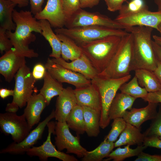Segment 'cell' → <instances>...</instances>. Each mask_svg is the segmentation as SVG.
<instances>
[{
	"instance_id": "f35d334b",
	"label": "cell",
	"mask_w": 161,
	"mask_h": 161,
	"mask_svg": "<svg viewBox=\"0 0 161 161\" xmlns=\"http://www.w3.org/2000/svg\"><path fill=\"white\" fill-rule=\"evenodd\" d=\"M6 31L0 29V52L2 55L4 52L8 51L13 47L11 40L6 33Z\"/></svg>"
},
{
	"instance_id": "44dd1931",
	"label": "cell",
	"mask_w": 161,
	"mask_h": 161,
	"mask_svg": "<svg viewBox=\"0 0 161 161\" xmlns=\"http://www.w3.org/2000/svg\"><path fill=\"white\" fill-rule=\"evenodd\" d=\"M37 93L34 92L27 101L23 113L30 129L39 122L41 114L47 106L43 96Z\"/></svg>"
},
{
	"instance_id": "4dcf8cb0",
	"label": "cell",
	"mask_w": 161,
	"mask_h": 161,
	"mask_svg": "<svg viewBox=\"0 0 161 161\" xmlns=\"http://www.w3.org/2000/svg\"><path fill=\"white\" fill-rule=\"evenodd\" d=\"M114 148V143L104 139L94 150L88 151L82 158L83 161H101L107 157Z\"/></svg>"
},
{
	"instance_id": "ba28073f",
	"label": "cell",
	"mask_w": 161,
	"mask_h": 161,
	"mask_svg": "<svg viewBox=\"0 0 161 161\" xmlns=\"http://www.w3.org/2000/svg\"><path fill=\"white\" fill-rule=\"evenodd\" d=\"M67 28L89 26H100L125 30V26L98 12H90L80 9L65 22Z\"/></svg>"
},
{
	"instance_id": "7bdbcfd3",
	"label": "cell",
	"mask_w": 161,
	"mask_h": 161,
	"mask_svg": "<svg viewBox=\"0 0 161 161\" xmlns=\"http://www.w3.org/2000/svg\"><path fill=\"white\" fill-rule=\"evenodd\" d=\"M142 99L148 102L161 103V89L154 92H148L146 96Z\"/></svg>"
},
{
	"instance_id": "6da1fadb",
	"label": "cell",
	"mask_w": 161,
	"mask_h": 161,
	"mask_svg": "<svg viewBox=\"0 0 161 161\" xmlns=\"http://www.w3.org/2000/svg\"><path fill=\"white\" fill-rule=\"evenodd\" d=\"M153 30L149 27L135 26L125 30L133 36L131 71L143 69L154 72L157 68V59L151 38Z\"/></svg>"
},
{
	"instance_id": "4316f807",
	"label": "cell",
	"mask_w": 161,
	"mask_h": 161,
	"mask_svg": "<svg viewBox=\"0 0 161 161\" xmlns=\"http://www.w3.org/2000/svg\"><path fill=\"white\" fill-rule=\"evenodd\" d=\"M42 30L41 34L48 41L52 49L50 57L58 58L61 56V42L56 34L53 32L49 22L47 20H39Z\"/></svg>"
},
{
	"instance_id": "8fae6325",
	"label": "cell",
	"mask_w": 161,
	"mask_h": 161,
	"mask_svg": "<svg viewBox=\"0 0 161 161\" xmlns=\"http://www.w3.org/2000/svg\"><path fill=\"white\" fill-rule=\"evenodd\" d=\"M55 122L49 121L47 126L48 128V134L47 139L43 144L37 147L33 146L26 152L27 154L31 157L37 156L41 161H47L49 157L57 158L63 161H78L74 156L62 152L56 149L51 140L52 134H55Z\"/></svg>"
},
{
	"instance_id": "603a6c76",
	"label": "cell",
	"mask_w": 161,
	"mask_h": 161,
	"mask_svg": "<svg viewBox=\"0 0 161 161\" xmlns=\"http://www.w3.org/2000/svg\"><path fill=\"white\" fill-rule=\"evenodd\" d=\"M140 129L126 123L119 139L114 143V148L127 145H143L145 136L141 132Z\"/></svg>"
},
{
	"instance_id": "f6af8a7d",
	"label": "cell",
	"mask_w": 161,
	"mask_h": 161,
	"mask_svg": "<svg viewBox=\"0 0 161 161\" xmlns=\"http://www.w3.org/2000/svg\"><path fill=\"white\" fill-rule=\"evenodd\" d=\"M45 0H30L31 11L35 15L42 10V6Z\"/></svg>"
},
{
	"instance_id": "9c48e42d",
	"label": "cell",
	"mask_w": 161,
	"mask_h": 161,
	"mask_svg": "<svg viewBox=\"0 0 161 161\" xmlns=\"http://www.w3.org/2000/svg\"><path fill=\"white\" fill-rule=\"evenodd\" d=\"M55 144L57 149L61 151L66 150V153L75 154L82 158L88 151L80 144L79 135H73L70 132L66 121L55 122Z\"/></svg>"
},
{
	"instance_id": "f546056e",
	"label": "cell",
	"mask_w": 161,
	"mask_h": 161,
	"mask_svg": "<svg viewBox=\"0 0 161 161\" xmlns=\"http://www.w3.org/2000/svg\"><path fill=\"white\" fill-rule=\"evenodd\" d=\"M69 129L76 132L78 135L85 132V123L83 107L77 105L72 110L66 121Z\"/></svg>"
},
{
	"instance_id": "db71d44e",
	"label": "cell",
	"mask_w": 161,
	"mask_h": 161,
	"mask_svg": "<svg viewBox=\"0 0 161 161\" xmlns=\"http://www.w3.org/2000/svg\"><path fill=\"white\" fill-rule=\"evenodd\" d=\"M154 2L157 5L158 7V10H161V0H154Z\"/></svg>"
},
{
	"instance_id": "74e56055",
	"label": "cell",
	"mask_w": 161,
	"mask_h": 161,
	"mask_svg": "<svg viewBox=\"0 0 161 161\" xmlns=\"http://www.w3.org/2000/svg\"><path fill=\"white\" fill-rule=\"evenodd\" d=\"M62 4L65 22L81 8L79 0H62Z\"/></svg>"
},
{
	"instance_id": "b9f144b4",
	"label": "cell",
	"mask_w": 161,
	"mask_h": 161,
	"mask_svg": "<svg viewBox=\"0 0 161 161\" xmlns=\"http://www.w3.org/2000/svg\"><path fill=\"white\" fill-rule=\"evenodd\" d=\"M108 10L111 12L119 10L123 3L126 0H104Z\"/></svg>"
},
{
	"instance_id": "7402d4cb",
	"label": "cell",
	"mask_w": 161,
	"mask_h": 161,
	"mask_svg": "<svg viewBox=\"0 0 161 161\" xmlns=\"http://www.w3.org/2000/svg\"><path fill=\"white\" fill-rule=\"evenodd\" d=\"M136 98L122 92L117 93L110 107L109 116L110 120L123 117L127 109L130 110Z\"/></svg>"
},
{
	"instance_id": "484cf974",
	"label": "cell",
	"mask_w": 161,
	"mask_h": 161,
	"mask_svg": "<svg viewBox=\"0 0 161 161\" xmlns=\"http://www.w3.org/2000/svg\"><path fill=\"white\" fill-rule=\"evenodd\" d=\"M85 132L89 137H97L100 132L101 113L89 107L82 106Z\"/></svg>"
},
{
	"instance_id": "816d5d0a",
	"label": "cell",
	"mask_w": 161,
	"mask_h": 161,
	"mask_svg": "<svg viewBox=\"0 0 161 161\" xmlns=\"http://www.w3.org/2000/svg\"><path fill=\"white\" fill-rule=\"evenodd\" d=\"M154 72L161 83V62L158 59L157 67Z\"/></svg>"
},
{
	"instance_id": "3957f363",
	"label": "cell",
	"mask_w": 161,
	"mask_h": 161,
	"mask_svg": "<svg viewBox=\"0 0 161 161\" xmlns=\"http://www.w3.org/2000/svg\"><path fill=\"white\" fill-rule=\"evenodd\" d=\"M132 34L122 37L117 49L106 69L98 74L100 76L112 78H121L130 75L132 60Z\"/></svg>"
},
{
	"instance_id": "277c9868",
	"label": "cell",
	"mask_w": 161,
	"mask_h": 161,
	"mask_svg": "<svg viewBox=\"0 0 161 161\" xmlns=\"http://www.w3.org/2000/svg\"><path fill=\"white\" fill-rule=\"evenodd\" d=\"M131 78L130 74L118 78H107L97 75L91 80V83L98 89L101 97V128L104 129L109 124L110 120L109 116V111L111 104L121 86L128 82Z\"/></svg>"
},
{
	"instance_id": "83f0119b",
	"label": "cell",
	"mask_w": 161,
	"mask_h": 161,
	"mask_svg": "<svg viewBox=\"0 0 161 161\" xmlns=\"http://www.w3.org/2000/svg\"><path fill=\"white\" fill-rule=\"evenodd\" d=\"M16 5L9 0H0V29L9 31L15 30L16 25L12 15Z\"/></svg>"
},
{
	"instance_id": "60d3db41",
	"label": "cell",
	"mask_w": 161,
	"mask_h": 161,
	"mask_svg": "<svg viewBox=\"0 0 161 161\" xmlns=\"http://www.w3.org/2000/svg\"><path fill=\"white\" fill-rule=\"evenodd\" d=\"M45 66L42 64L38 63L34 66L32 72L34 78L37 80L43 78L47 70Z\"/></svg>"
},
{
	"instance_id": "8d00e7d4",
	"label": "cell",
	"mask_w": 161,
	"mask_h": 161,
	"mask_svg": "<svg viewBox=\"0 0 161 161\" xmlns=\"http://www.w3.org/2000/svg\"><path fill=\"white\" fill-rule=\"evenodd\" d=\"M159 106L156 116L152 120L150 126L143 134L145 137L154 136L161 140V103Z\"/></svg>"
},
{
	"instance_id": "ac0fdd59",
	"label": "cell",
	"mask_w": 161,
	"mask_h": 161,
	"mask_svg": "<svg viewBox=\"0 0 161 161\" xmlns=\"http://www.w3.org/2000/svg\"><path fill=\"white\" fill-rule=\"evenodd\" d=\"M52 59L55 62L72 71L78 72L91 80L97 76L98 74L89 59L83 53L79 57L69 62L61 57Z\"/></svg>"
},
{
	"instance_id": "9a60e30c",
	"label": "cell",
	"mask_w": 161,
	"mask_h": 161,
	"mask_svg": "<svg viewBox=\"0 0 161 161\" xmlns=\"http://www.w3.org/2000/svg\"><path fill=\"white\" fill-rule=\"evenodd\" d=\"M25 57L18 54L14 48L5 52L0 58V73L10 82L21 66L26 63Z\"/></svg>"
},
{
	"instance_id": "f5cc1de1",
	"label": "cell",
	"mask_w": 161,
	"mask_h": 161,
	"mask_svg": "<svg viewBox=\"0 0 161 161\" xmlns=\"http://www.w3.org/2000/svg\"><path fill=\"white\" fill-rule=\"evenodd\" d=\"M154 41L157 44L161 46V36L156 35L153 36Z\"/></svg>"
},
{
	"instance_id": "ab89813d",
	"label": "cell",
	"mask_w": 161,
	"mask_h": 161,
	"mask_svg": "<svg viewBox=\"0 0 161 161\" xmlns=\"http://www.w3.org/2000/svg\"><path fill=\"white\" fill-rule=\"evenodd\" d=\"M143 144L147 147L161 149V140L154 136L145 137Z\"/></svg>"
},
{
	"instance_id": "e575fe53",
	"label": "cell",
	"mask_w": 161,
	"mask_h": 161,
	"mask_svg": "<svg viewBox=\"0 0 161 161\" xmlns=\"http://www.w3.org/2000/svg\"><path fill=\"white\" fill-rule=\"evenodd\" d=\"M148 9L143 0H131L127 4L123 5L118 16L137 13Z\"/></svg>"
},
{
	"instance_id": "7dc6e473",
	"label": "cell",
	"mask_w": 161,
	"mask_h": 161,
	"mask_svg": "<svg viewBox=\"0 0 161 161\" xmlns=\"http://www.w3.org/2000/svg\"><path fill=\"white\" fill-rule=\"evenodd\" d=\"M14 93L13 90L3 88L0 89V97L3 99H4L9 96H13Z\"/></svg>"
},
{
	"instance_id": "f907efd6",
	"label": "cell",
	"mask_w": 161,
	"mask_h": 161,
	"mask_svg": "<svg viewBox=\"0 0 161 161\" xmlns=\"http://www.w3.org/2000/svg\"><path fill=\"white\" fill-rule=\"evenodd\" d=\"M18 5L19 7H23L28 6L29 0H9Z\"/></svg>"
},
{
	"instance_id": "836d02e7",
	"label": "cell",
	"mask_w": 161,
	"mask_h": 161,
	"mask_svg": "<svg viewBox=\"0 0 161 161\" xmlns=\"http://www.w3.org/2000/svg\"><path fill=\"white\" fill-rule=\"evenodd\" d=\"M6 33L11 41L13 48L19 55L29 58L38 57V54L35 52L34 50L30 49L28 47L24 46L21 42L14 32L7 30L6 31Z\"/></svg>"
},
{
	"instance_id": "30bf717a",
	"label": "cell",
	"mask_w": 161,
	"mask_h": 161,
	"mask_svg": "<svg viewBox=\"0 0 161 161\" xmlns=\"http://www.w3.org/2000/svg\"><path fill=\"white\" fill-rule=\"evenodd\" d=\"M0 128L1 132L10 134L16 143L21 141L31 130L23 114L18 115L7 112L0 114Z\"/></svg>"
},
{
	"instance_id": "4fadbf2b",
	"label": "cell",
	"mask_w": 161,
	"mask_h": 161,
	"mask_svg": "<svg viewBox=\"0 0 161 161\" xmlns=\"http://www.w3.org/2000/svg\"><path fill=\"white\" fill-rule=\"evenodd\" d=\"M54 118V110H53L51 113L40 123L35 129L30 131L21 141L19 143L13 142L6 148L1 150L0 153L21 154L26 153L28 149L33 146L37 141L41 138L46 126L51 120Z\"/></svg>"
},
{
	"instance_id": "11a10c76",
	"label": "cell",
	"mask_w": 161,
	"mask_h": 161,
	"mask_svg": "<svg viewBox=\"0 0 161 161\" xmlns=\"http://www.w3.org/2000/svg\"><path fill=\"white\" fill-rule=\"evenodd\" d=\"M157 30L161 34V23L158 25Z\"/></svg>"
},
{
	"instance_id": "ee69618b",
	"label": "cell",
	"mask_w": 161,
	"mask_h": 161,
	"mask_svg": "<svg viewBox=\"0 0 161 161\" xmlns=\"http://www.w3.org/2000/svg\"><path fill=\"white\" fill-rule=\"evenodd\" d=\"M134 161H161V155H151L141 152Z\"/></svg>"
},
{
	"instance_id": "d4e9b609",
	"label": "cell",
	"mask_w": 161,
	"mask_h": 161,
	"mask_svg": "<svg viewBox=\"0 0 161 161\" xmlns=\"http://www.w3.org/2000/svg\"><path fill=\"white\" fill-rule=\"evenodd\" d=\"M140 86L144 88L148 92H154L161 89V83L154 72L143 69L134 71Z\"/></svg>"
},
{
	"instance_id": "7a4b0ae2",
	"label": "cell",
	"mask_w": 161,
	"mask_h": 161,
	"mask_svg": "<svg viewBox=\"0 0 161 161\" xmlns=\"http://www.w3.org/2000/svg\"><path fill=\"white\" fill-rule=\"evenodd\" d=\"M122 37L112 35L94 40L80 47L98 74L108 66L118 47Z\"/></svg>"
},
{
	"instance_id": "52a82bcc",
	"label": "cell",
	"mask_w": 161,
	"mask_h": 161,
	"mask_svg": "<svg viewBox=\"0 0 161 161\" xmlns=\"http://www.w3.org/2000/svg\"><path fill=\"white\" fill-rule=\"evenodd\" d=\"M14 78L15 85L12 102L21 108L26 105L34 92H37V89L35 87L36 80L26 63L20 68Z\"/></svg>"
},
{
	"instance_id": "5bb4252c",
	"label": "cell",
	"mask_w": 161,
	"mask_h": 161,
	"mask_svg": "<svg viewBox=\"0 0 161 161\" xmlns=\"http://www.w3.org/2000/svg\"><path fill=\"white\" fill-rule=\"evenodd\" d=\"M114 20L127 28L133 26H144L157 30L158 25L161 23V10L151 12L148 9L137 13L118 15Z\"/></svg>"
},
{
	"instance_id": "7c38bea8",
	"label": "cell",
	"mask_w": 161,
	"mask_h": 161,
	"mask_svg": "<svg viewBox=\"0 0 161 161\" xmlns=\"http://www.w3.org/2000/svg\"><path fill=\"white\" fill-rule=\"evenodd\" d=\"M44 66L47 71L58 81L72 85L75 88L83 87L91 83V80L82 74L63 66L52 59L48 58Z\"/></svg>"
},
{
	"instance_id": "c3c4849f",
	"label": "cell",
	"mask_w": 161,
	"mask_h": 161,
	"mask_svg": "<svg viewBox=\"0 0 161 161\" xmlns=\"http://www.w3.org/2000/svg\"><path fill=\"white\" fill-rule=\"evenodd\" d=\"M153 49L158 59L161 62V46L156 43L154 41H152Z\"/></svg>"
},
{
	"instance_id": "1f68e13d",
	"label": "cell",
	"mask_w": 161,
	"mask_h": 161,
	"mask_svg": "<svg viewBox=\"0 0 161 161\" xmlns=\"http://www.w3.org/2000/svg\"><path fill=\"white\" fill-rule=\"evenodd\" d=\"M130 146L127 145L123 148L119 147L112 151L106 157L107 158L103 160L107 161L113 160L114 161H122L128 158L137 156L147 147L143 144L138 145L134 149L131 148Z\"/></svg>"
},
{
	"instance_id": "2e32d148",
	"label": "cell",
	"mask_w": 161,
	"mask_h": 161,
	"mask_svg": "<svg viewBox=\"0 0 161 161\" xmlns=\"http://www.w3.org/2000/svg\"><path fill=\"white\" fill-rule=\"evenodd\" d=\"M34 16L37 20H47L53 27L61 28L65 25L62 0H48L44 8Z\"/></svg>"
},
{
	"instance_id": "5b68a950",
	"label": "cell",
	"mask_w": 161,
	"mask_h": 161,
	"mask_svg": "<svg viewBox=\"0 0 161 161\" xmlns=\"http://www.w3.org/2000/svg\"><path fill=\"white\" fill-rule=\"evenodd\" d=\"M55 32L56 34L64 35L71 38L80 47L107 36L116 35L122 37L129 33L122 29L95 26L69 29L63 27L56 29Z\"/></svg>"
},
{
	"instance_id": "681fc988",
	"label": "cell",
	"mask_w": 161,
	"mask_h": 161,
	"mask_svg": "<svg viewBox=\"0 0 161 161\" xmlns=\"http://www.w3.org/2000/svg\"><path fill=\"white\" fill-rule=\"evenodd\" d=\"M19 108V106L17 104L12 102L7 104L5 111L7 112L16 113Z\"/></svg>"
},
{
	"instance_id": "bcb514c9",
	"label": "cell",
	"mask_w": 161,
	"mask_h": 161,
	"mask_svg": "<svg viewBox=\"0 0 161 161\" xmlns=\"http://www.w3.org/2000/svg\"><path fill=\"white\" fill-rule=\"evenodd\" d=\"M100 0H79L81 8H92L98 4Z\"/></svg>"
},
{
	"instance_id": "cb8c5ba5",
	"label": "cell",
	"mask_w": 161,
	"mask_h": 161,
	"mask_svg": "<svg viewBox=\"0 0 161 161\" xmlns=\"http://www.w3.org/2000/svg\"><path fill=\"white\" fill-rule=\"evenodd\" d=\"M43 79V85L39 93L44 98L47 106L53 97L61 93L64 88L62 83L53 78L47 71Z\"/></svg>"
},
{
	"instance_id": "8992f818",
	"label": "cell",
	"mask_w": 161,
	"mask_h": 161,
	"mask_svg": "<svg viewBox=\"0 0 161 161\" xmlns=\"http://www.w3.org/2000/svg\"><path fill=\"white\" fill-rule=\"evenodd\" d=\"M31 11L14 9L13 13V19L16 24L14 32L16 37L24 46L28 47L31 42L35 40V35L32 32L41 33L40 22L32 15Z\"/></svg>"
},
{
	"instance_id": "e0dca14e",
	"label": "cell",
	"mask_w": 161,
	"mask_h": 161,
	"mask_svg": "<svg viewBox=\"0 0 161 161\" xmlns=\"http://www.w3.org/2000/svg\"><path fill=\"white\" fill-rule=\"evenodd\" d=\"M77 105L74 89L70 87L64 88L58 96L54 110L55 118L58 121H66L72 109Z\"/></svg>"
},
{
	"instance_id": "d6986e66",
	"label": "cell",
	"mask_w": 161,
	"mask_h": 161,
	"mask_svg": "<svg viewBox=\"0 0 161 161\" xmlns=\"http://www.w3.org/2000/svg\"><path fill=\"white\" fill-rule=\"evenodd\" d=\"M77 105L85 106L101 113V101L97 89L92 83L89 85L74 89Z\"/></svg>"
},
{
	"instance_id": "ffe728a7",
	"label": "cell",
	"mask_w": 161,
	"mask_h": 161,
	"mask_svg": "<svg viewBox=\"0 0 161 161\" xmlns=\"http://www.w3.org/2000/svg\"><path fill=\"white\" fill-rule=\"evenodd\" d=\"M158 103L148 102L146 106L139 109L132 108L129 111H126L123 118L128 123L138 128L146 121L152 120L156 116Z\"/></svg>"
},
{
	"instance_id": "d590c367",
	"label": "cell",
	"mask_w": 161,
	"mask_h": 161,
	"mask_svg": "<svg viewBox=\"0 0 161 161\" xmlns=\"http://www.w3.org/2000/svg\"><path fill=\"white\" fill-rule=\"evenodd\" d=\"M126 122L123 117H118L113 120L112 124V128L108 134L104 138V140L108 141L114 142L125 129Z\"/></svg>"
},
{
	"instance_id": "f1b7e54d",
	"label": "cell",
	"mask_w": 161,
	"mask_h": 161,
	"mask_svg": "<svg viewBox=\"0 0 161 161\" xmlns=\"http://www.w3.org/2000/svg\"><path fill=\"white\" fill-rule=\"evenodd\" d=\"M56 35L61 42V56L64 60L72 61L83 54L81 48L72 39L61 34Z\"/></svg>"
},
{
	"instance_id": "d6a6232c",
	"label": "cell",
	"mask_w": 161,
	"mask_h": 161,
	"mask_svg": "<svg viewBox=\"0 0 161 161\" xmlns=\"http://www.w3.org/2000/svg\"><path fill=\"white\" fill-rule=\"evenodd\" d=\"M119 90L121 92L136 99L138 98L143 99L146 96L148 93L145 88L139 86L137 78L135 75L129 82L122 85Z\"/></svg>"
}]
</instances>
